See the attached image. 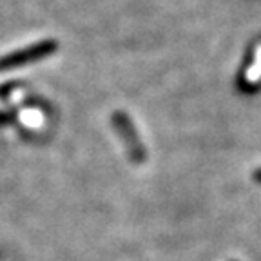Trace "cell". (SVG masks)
Wrapping results in <instances>:
<instances>
[{
  "label": "cell",
  "instance_id": "6da1fadb",
  "mask_svg": "<svg viewBox=\"0 0 261 261\" xmlns=\"http://www.w3.org/2000/svg\"><path fill=\"white\" fill-rule=\"evenodd\" d=\"M55 44L53 42H42L38 45H33V47L22 49V51H16L8 57L0 58V69H11V67H18V65H24L28 62H35L38 58L45 57V55L53 53Z\"/></svg>",
  "mask_w": 261,
  "mask_h": 261
}]
</instances>
